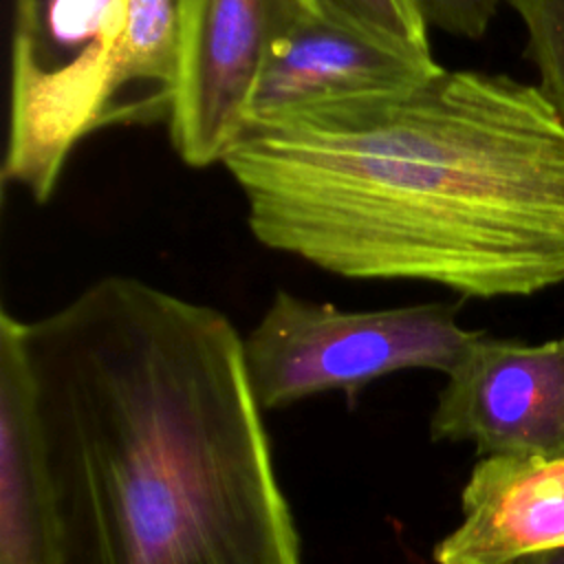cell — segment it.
<instances>
[{"label":"cell","instance_id":"obj_3","mask_svg":"<svg viewBox=\"0 0 564 564\" xmlns=\"http://www.w3.org/2000/svg\"><path fill=\"white\" fill-rule=\"evenodd\" d=\"M176 75L174 0H13L2 178L46 203L84 137L167 121Z\"/></svg>","mask_w":564,"mask_h":564},{"label":"cell","instance_id":"obj_4","mask_svg":"<svg viewBox=\"0 0 564 564\" xmlns=\"http://www.w3.org/2000/svg\"><path fill=\"white\" fill-rule=\"evenodd\" d=\"M458 313V302L348 311L280 289L242 337L251 390L267 412L333 390L352 403L399 370L449 375L485 335L460 326Z\"/></svg>","mask_w":564,"mask_h":564},{"label":"cell","instance_id":"obj_12","mask_svg":"<svg viewBox=\"0 0 564 564\" xmlns=\"http://www.w3.org/2000/svg\"><path fill=\"white\" fill-rule=\"evenodd\" d=\"M427 26L454 37L480 40L498 13L500 0H414Z\"/></svg>","mask_w":564,"mask_h":564},{"label":"cell","instance_id":"obj_11","mask_svg":"<svg viewBox=\"0 0 564 564\" xmlns=\"http://www.w3.org/2000/svg\"><path fill=\"white\" fill-rule=\"evenodd\" d=\"M319 13L392 37L414 48H430V26L414 0H308Z\"/></svg>","mask_w":564,"mask_h":564},{"label":"cell","instance_id":"obj_1","mask_svg":"<svg viewBox=\"0 0 564 564\" xmlns=\"http://www.w3.org/2000/svg\"><path fill=\"white\" fill-rule=\"evenodd\" d=\"M22 339L59 564H302L223 311L106 275Z\"/></svg>","mask_w":564,"mask_h":564},{"label":"cell","instance_id":"obj_8","mask_svg":"<svg viewBox=\"0 0 564 564\" xmlns=\"http://www.w3.org/2000/svg\"><path fill=\"white\" fill-rule=\"evenodd\" d=\"M460 509L458 527L432 549L434 564H513L564 546V456H482Z\"/></svg>","mask_w":564,"mask_h":564},{"label":"cell","instance_id":"obj_13","mask_svg":"<svg viewBox=\"0 0 564 564\" xmlns=\"http://www.w3.org/2000/svg\"><path fill=\"white\" fill-rule=\"evenodd\" d=\"M513 564H564V546L529 553V555L516 560Z\"/></svg>","mask_w":564,"mask_h":564},{"label":"cell","instance_id":"obj_9","mask_svg":"<svg viewBox=\"0 0 564 564\" xmlns=\"http://www.w3.org/2000/svg\"><path fill=\"white\" fill-rule=\"evenodd\" d=\"M0 564H59L22 319L0 313Z\"/></svg>","mask_w":564,"mask_h":564},{"label":"cell","instance_id":"obj_10","mask_svg":"<svg viewBox=\"0 0 564 564\" xmlns=\"http://www.w3.org/2000/svg\"><path fill=\"white\" fill-rule=\"evenodd\" d=\"M527 31L524 57L538 73V88L564 123V0H502Z\"/></svg>","mask_w":564,"mask_h":564},{"label":"cell","instance_id":"obj_5","mask_svg":"<svg viewBox=\"0 0 564 564\" xmlns=\"http://www.w3.org/2000/svg\"><path fill=\"white\" fill-rule=\"evenodd\" d=\"M308 0H176L178 75L167 119L192 167L223 163L249 126L262 66Z\"/></svg>","mask_w":564,"mask_h":564},{"label":"cell","instance_id":"obj_7","mask_svg":"<svg viewBox=\"0 0 564 564\" xmlns=\"http://www.w3.org/2000/svg\"><path fill=\"white\" fill-rule=\"evenodd\" d=\"M438 68L432 51L311 7L273 44L251 97L249 126L317 101L405 88Z\"/></svg>","mask_w":564,"mask_h":564},{"label":"cell","instance_id":"obj_2","mask_svg":"<svg viewBox=\"0 0 564 564\" xmlns=\"http://www.w3.org/2000/svg\"><path fill=\"white\" fill-rule=\"evenodd\" d=\"M267 249L460 297L564 284V123L535 84L438 68L247 126L220 163Z\"/></svg>","mask_w":564,"mask_h":564},{"label":"cell","instance_id":"obj_6","mask_svg":"<svg viewBox=\"0 0 564 564\" xmlns=\"http://www.w3.org/2000/svg\"><path fill=\"white\" fill-rule=\"evenodd\" d=\"M430 438L480 456H564V335L527 344L487 333L445 375Z\"/></svg>","mask_w":564,"mask_h":564}]
</instances>
